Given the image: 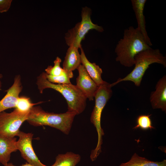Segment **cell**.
I'll return each instance as SVG.
<instances>
[{"mask_svg": "<svg viewBox=\"0 0 166 166\" xmlns=\"http://www.w3.org/2000/svg\"><path fill=\"white\" fill-rule=\"evenodd\" d=\"M150 48L139 29L130 26L124 30L123 38L116 46V61L125 67H131L134 65L136 55Z\"/></svg>", "mask_w": 166, "mask_h": 166, "instance_id": "obj_1", "label": "cell"}, {"mask_svg": "<svg viewBox=\"0 0 166 166\" xmlns=\"http://www.w3.org/2000/svg\"><path fill=\"white\" fill-rule=\"evenodd\" d=\"M36 84L40 93L47 88L53 89L61 93L65 99L68 105L67 112L78 115L85 110L87 98L76 85L69 84H56L49 82L46 78L44 72L37 78Z\"/></svg>", "mask_w": 166, "mask_h": 166, "instance_id": "obj_2", "label": "cell"}, {"mask_svg": "<svg viewBox=\"0 0 166 166\" xmlns=\"http://www.w3.org/2000/svg\"><path fill=\"white\" fill-rule=\"evenodd\" d=\"M75 116L67 111L60 113L47 112L40 106H34L31 109L26 121L34 126H48L68 135Z\"/></svg>", "mask_w": 166, "mask_h": 166, "instance_id": "obj_3", "label": "cell"}, {"mask_svg": "<svg viewBox=\"0 0 166 166\" xmlns=\"http://www.w3.org/2000/svg\"><path fill=\"white\" fill-rule=\"evenodd\" d=\"M134 67L132 70L123 78H119L116 82L111 84L112 87L124 81H131L135 86L140 85L143 77L147 69L151 64L157 63L166 67V57L158 49L151 48L141 51L134 57Z\"/></svg>", "mask_w": 166, "mask_h": 166, "instance_id": "obj_4", "label": "cell"}, {"mask_svg": "<svg viewBox=\"0 0 166 166\" xmlns=\"http://www.w3.org/2000/svg\"><path fill=\"white\" fill-rule=\"evenodd\" d=\"M91 11L87 7H83L81 13V20L65 34V39L69 46H73L80 48L81 42L88 32L91 30H95L99 32L104 31L103 28L93 23L91 19Z\"/></svg>", "mask_w": 166, "mask_h": 166, "instance_id": "obj_5", "label": "cell"}, {"mask_svg": "<svg viewBox=\"0 0 166 166\" xmlns=\"http://www.w3.org/2000/svg\"><path fill=\"white\" fill-rule=\"evenodd\" d=\"M111 84L104 81L98 86L94 97L95 104L91 113L90 121L96 128L98 134L97 146H101L102 144V136L104 135L101 126V118L102 111L107 103L111 98L112 91Z\"/></svg>", "mask_w": 166, "mask_h": 166, "instance_id": "obj_6", "label": "cell"}, {"mask_svg": "<svg viewBox=\"0 0 166 166\" xmlns=\"http://www.w3.org/2000/svg\"><path fill=\"white\" fill-rule=\"evenodd\" d=\"M29 112L21 113L15 109L8 113H0V135L14 137L17 136L22 124L28 119Z\"/></svg>", "mask_w": 166, "mask_h": 166, "instance_id": "obj_7", "label": "cell"}, {"mask_svg": "<svg viewBox=\"0 0 166 166\" xmlns=\"http://www.w3.org/2000/svg\"><path fill=\"white\" fill-rule=\"evenodd\" d=\"M33 134L19 131L17 136L19 138L16 145L22 156L27 162L34 166H47L41 163L35 153L32 145Z\"/></svg>", "mask_w": 166, "mask_h": 166, "instance_id": "obj_8", "label": "cell"}, {"mask_svg": "<svg viewBox=\"0 0 166 166\" xmlns=\"http://www.w3.org/2000/svg\"><path fill=\"white\" fill-rule=\"evenodd\" d=\"M77 69L79 74L76 79V86L89 101L93 100L98 86L90 77L82 65L81 64Z\"/></svg>", "mask_w": 166, "mask_h": 166, "instance_id": "obj_9", "label": "cell"}, {"mask_svg": "<svg viewBox=\"0 0 166 166\" xmlns=\"http://www.w3.org/2000/svg\"><path fill=\"white\" fill-rule=\"evenodd\" d=\"M22 87L19 75L16 76L12 85L6 91L5 96L0 100V113L8 109L15 108Z\"/></svg>", "mask_w": 166, "mask_h": 166, "instance_id": "obj_10", "label": "cell"}, {"mask_svg": "<svg viewBox=\"0 0 166 166\" xmlns=\"http://www.w3.org/2000/svg\"><path fill=\"white\" fill-rule=\"evenodd\" d=\"M156 90L151 92L150 101L153 109H161L166 112V76L164 75L157 81Z\"/></svg>", "mask_w": 166, "mask_h": 166, "instance_id": "obj_11", "label": "cell"}, {"mask_svg": "<svg viewBox=\"0 0 166 166\" xmlns=\"http://www.w3.org/2000/svg\"><path fill=\"white\" fill-rule=\"evenodd\" d=\"M131 2L137 22V28L143 35L146 43L150 46L152 44L146 31L145 18L144 14V8L146 0H131Z\"/></svg>", "mask_w": 166, "mask_h": 166, "instance_id": "obj_12", "label": "cell"}, {"mask_svg": "<svg viewBox=\"0 0 166 166\" xmlns=\"http://www.w3.org/2000/svg\"><path fill=\"white\" fill-rule=\"evenodd\" d=\"M16 139L0 135V163L3 166L8 163L11 153L18 150Z\"/></svg>", "mask_w": 166, "mask_h": 166, "instance_id": "obj_13", "label": "cell"}, {"mask_svg": "<svg viewBox=\"0 0 166 166\" xmlns=\"http://www.w3.org/2000/svg\"><path fill=\"white\" fill-rule=\"evenodd\" d=\"M80 49L81 65L84 66L88 74L96 85L98 86H99L104 81L101 78L102 69L95 63L90 62L86 57L82 46Z\"/></svg>", "mask_w": 166, "mask_h": 166, "instance_id": "obj_14", "label": "cell"}, {"mask_svg": "<svg viewBox=\"0 0 166 166\" xmlns=\"http://www.w3.org/2000/svg\"><path fill=\"white\" fill-rule=\"evenodd\" d=\"M81 64V56L78 49L73 46H69L63 63V69L66 71L73 72L77 69Z\"/></svg>", "mask_w": 166, "mask_h": 166, "instance_id": "obj_15", "label": "cell"}, {"mask_svg": "<svg viewBox=\"0 0 166 166\" xmlns=\"http://www.w3.org/2000/svg\"><path fill=\"white\" fill-rule=\"evenodd\" d=\"M81 159L79 154L67 152L58 154L56 157L55 163L51 166H76Z\"/></svg>", "mask_w": 166, "mask_h": 166, "instance_id": "obj_16", "label": "cell"}, {"mask_svg": "<svg viewBox=\"0 0 166 166\" xmlns=\"http://www.w3.org/2000/svg\"><path fill=\"white\" fill-rule=\"evenodd\" d=\"M119 166H166V160L153 161L140 156L135 153L128 162L121 163Z\"/></svg>", "mask_w": 166, "mask_h": 166, "instance_id": "obj_17", "label": "cell"}, {"mask_svg": "<svg viewBox=\"0 0 166 166\" xmlns=\"http://www.w3.org/2000/svg\"><path fill=\"white\" fill-rule=\"evenodd\" d=\"M43 102L32 103L30 98L25 97H19L15 107V109L20 113H25L29 112L34 105L40 104Z\"/></svg>", "mask_w": 166, "mask_h": 166, "instance_id": "obj_18", "label": "cell"}, {"mask_svg": "<svg viewBox=\"0 0 166 166\" xmlns=\"http://www.w3.org/2000/svg\"><path fill=\"white\" fill-rule=\"evenodd\" d=\"M47 79L50 82L56 84H69L71 83L70 79L73 76V72H68L65 71L62 75L53 76L47 74L44 72Z\"/></svg>", "mask_w": 166, "mask_h": 166, "instance_id": "obj_19", "label": "cell"}, {"mask_svg": "<svg viewBox=\"0 0 166 166\" xmlns=\"http://www.w3.org/2000/svg\"><path fill=\"white\" fill-rule=\"evenodd\" d=\"M151 115H141L139 116L136 120V125L133 128H140L143 130L155 128L152 125L151 119L150 117Z\"/></svg>", "mask_w": 166, "mask_h": 166, "instance_id": "obj_20", "label": "cell"}, {"mask_svg": "<svg viewBox=\"0 0 166 166\" xmlns=\"http://www.w3.org/2000/svg\"><path fill=\"white\" fill-rule=\"evenodd\" d=\"M61 59L57 57L54 61V65L49 66L45 69V73L49 75L56 76L62 74L65 70L60 66Z\"/></svg>", "mask_w": 166, "mask_h": 166, "instance_id": "obj_21", "label": "cell"}, {"mask_svg": "<svg viewBox=\"0 0 166 166\" xmlns=\"http://www.w3.org/2000/svg\"><path fill=\"white\" fill-rule=\"evenodd\" d=\"M12 0H0V13L7 12L10 8Z\"/></svg>", "mask_w": 166, "mask_h": 166, "instance_id": "obj_22", "label": "cell"}, {"mask_svg": "<svg viewBox=\"0 0 166 166\" xmlns=\"http://www.w3.org/2000/svg\"><path fill=\"white\" fill-rule=\"evenodd\" d=\"M3 166H17L14 165L12 163H8L6 165ZM19 166H34L26 162L25 164H22V165Z\"/></svg>", "mask_w": 166, "mask_h": 166, "instance_id": "obj_23", "label": "cell"}, {"mask_svg": "<svg viewBox=\"0 0 166 166\" xmlns=\"http://www.w3.org/2000/svg\"><path fill=\"white\" fill-rule=\"evenodd\" d=\"M2 77V74H0V91L1 90V87H2V83H1V79Z\"/></svg>", "mask_w": 166, "mask_h": 166, "instance_id": "obj_24", "label": "cell"}]
</instances>
